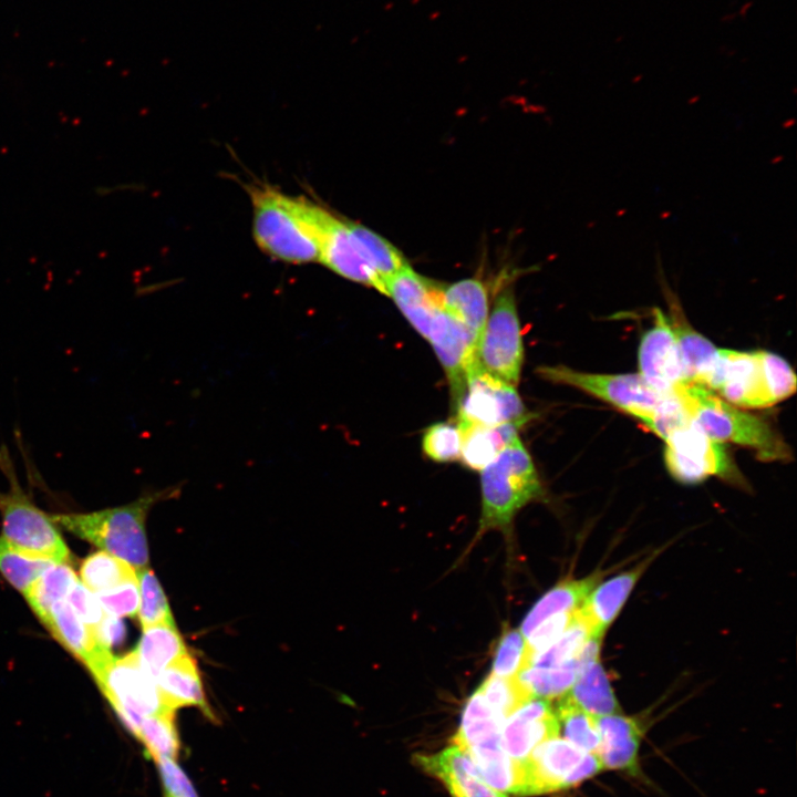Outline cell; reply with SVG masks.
Wrapping results in <instances>:
<instances>
[{"instance_id": "6da1fadb", "label": "cell", "mask_w": 797, "mask_h": 797, "mask_svg": "<svg viewBox=\"0 0 797 797\" xmlns=\"http://www.w3.org/2000/svg\"><path fill=\"white\" fill-rule=\"evenodd\" d=\"M248 193L253 213L252 234L260 250L287 263L320 260L322 206L288 196L269 185L249 186Z\"/></svg>"}, {"instance_id": "7a4b0ae2", "label": "cell", "mask_w": 797, "mask_h": 797, "mask_svg": "<svg viewBox=\"0 0 797 797\" xmlns=\"http://www.w3.org/2000/svg\"><path fill=\"white\" fill-rule=\"evenodd\" d=\"M673 395L691 421L712 439L749 447L762 460L789 459L788 445L762 417L745 412L692 382L677 385Z\"/></svg>"}, {"instance_id": "3957f363", "label": "cell", "mask_w": 797, "mask_h": 797, "mask_svg": "<svg viewBox=\"0 0 797 797\" xmlns=\"http://www.w3.org/2000/svg\"><path fill=\"white\" fill-rule=\"evenodd\" d=\"M165 493L149 494L117 507L91 513L53 514L51 519L69 532L86 540L135 570L148 565L145 521L152 506Z\"/></svg>"}, {"instance_id": "277c9868", "label": "cell", "mask_w": 797, "mask_h": 797, "mask_svg": "<svg viewBox=\"0 0 797 797\" xmlns=\"http://www.w3.org/2000/svg\"><path fill=\"white\" fill-rule=\"evenodd\" d=\"M482 517L478 534L508 530L515 515L541 496L535 464L520 439L480 470Z\"/></svg>"}, {"instance_id": "5b68a950", "label": "cell", "mask_w": 797, "mask_h": 797, "mask_svg": "<svg viewBox=\"0 0 797 797\" xmlns=\"http://www.w3.org/2000/svg\"><path fill=\"white\" fill-rule=\"evenodd\" d=\"M0 469L9 483L8 490L0 491L1 538L22 552L66 562L70 551L55 522L23 491L4 445L0 447Z\"/></svg>"}, {"instance_id": "8992f818", "label": "cell", "mask_w": 797, "mask_h": 797, "mask_svg": "<svg viewBox=\"0 0 797 797\" xmlns=\"http://www.w3.org/2000/svg\"><path fill=\"white\" fill-rule=\"evenodd\" d=\"M87 669L135 737L143 717L168 710L155 679L143 667L135 651L122 656L106 652Z\"/></svg>"}, {"instance_id": "52a82bcc", "label": "cell", "mask_w": 797, "mask_h": 797, "mask_svg": "<svg viewBox=\"0 0 797 797\" xmlns=\"http://www.w3.org/2000/svg\"><path fill=\"white\" fill-rule=\"evenodd\" d=\"M536 373L544 380L581 390L600 398L642 424L674 395L663 393L636 374H597L566 365H541Z\"/></svg>"}, {"instance_id": "ba28073f", "label": "cell", "mask_w": 797, "mask_h": 797, "mask_svg": "<svg viewBox=\"0 0 797 797\" xmlns=\"http://www.w3.org/2000/svg\"><path fill=\"white\" fill-rule=\"evenodd\" d=\"M521 763L524 796L571 788L602 770L594 754L586 753L559 736L539 744Z\"/></svg>"}, {"instance_id": "9c48e42d", "label": "cell", "mask_w": 797, "mask_h": 797, "mask_svg": "<svg viewBox=\"0 0 797 797\" xmlns=\"http://www.w3.org/2000/svg\"><path fill=\"white\" fill-rule=\"evenodd\" d=\"M664 442V464L680 483L697 484L710 476H720L743 485V477L725 448L692 421L671 433Z\"/></svg>"}, {"instance_id": "30bf717a", "label": "cell", "mask_w": 797, "mask_h": 797, "mask_svg": "<svg viewBox=\"0 0 797 797\" xmlns=\"http://www.w3.org/2000/svg\"><path fill=\"white\" fill-rule=\"evenodd\" d=\"M522 360V334L515 294L510 287H506L496 297L487 318L477 362L489 374L516 386Z\"/></svg>"}, {"instance_id": "8fae6325", "label": "cell", "mask_w": 797, "mask_h": 797, "mask_svg": "<svg viewBox=\"0 0 797 797\" xmlns=\"http://www.w3.org/2000/svg\"><path fill=\"white\" fill-rule=\"evenodd\" d=\"M455 407L459 427L526 424L531 417L515 386L489 374L478 363L467 371L465 387Z\"/></svg>"}, {"instance_id": "7c38bea8", "label": "cell", "mask_w": 797, "mask_h": 797, "mask_svg": "<svg viewBox=\"0 0 797 797\" xmlns=\"http://www.w3.org/2000/svg\"><path fill=\"white\" fill-rule=\"evenodd\" d=\"M703 386L741 408H760L776 404L762 350L743 352L720 349L717 361Z\"/></svg>"}, {"instance_id": "4fadbf2b", "label": "cell", "mask_w": 797, "mask_h": 797, "mask_svg": "<svg viewBox=\"0 0 797 797\" xmlns=\"http://www.w3.org/2000/svg\"><path fill=\"white\" fill-rule=\"evenodd\" d=\"M337 275L386 294L382 279L366 261L348 221L324 209L320 230V260Z\"/></svg>"}, {"instance_id": "5bb4252c", "label": "cell", "mask_w": 797, "mask_h": 797, "mask_svg": "<svg viewBox=\"0 0 797 797\" xmlns=\"http://www.w3.org/2000/svg\"><path fill=\"white\" fill-rule=\"evenodd\" d=\"M653 312L654 324L640 341L639 374L656 390L673 395L674 389L687 381L671 322L660 309Z\"/></svg>"}, {"instance_id": "9a60e30c", "label": "cell", "mask_w": 797, "mask_h": 797, "mask_svg": "<svg viewBox=\"0 0 797 797\" xmlns=\"http://www.w3.org/2000/svg\"><path fill=\"white\" fill-rule=\"evenodd\" d=\"M559 734L558 718L549 701L531 696L503 722L500 743L511 758L524 760L535 747Z\"/></svg>"}, {"instance_id": "2e32d148", "label": "cell", "mask_w": 797, "mask_h": 797, "mask_svg": "<svg viewBox=\"0 0 797 797\" xmlns=\"http://www.w3.org/2000/svg\"><path fill=\"white\" fill-rule=\"evenodd\" d=\"M426 772L439 778L453 797H507L486 784L469 754L452 745L435 755H416Z\"/></svg>"}, {"instance_id": "e0dca14e", "label": "cell", "mask_w": 797, "mask_h": 797, "mask_svg": "<svg viewBox=\"0 0 797 797\" xmlns=\"http://www.w3.org/2000/svg\"><path fill=\"white\" fill-rule=\"evenodd\" d=\"M600 745L596 753L602 769L636 774L642 727L638 720L622 714L596 717Z\"/></svg>"}, {"instance_id": "ac0fdd59", "label": "cell", "mask_w": 797, "mask_h": 797, "mask_svg": "<svg viewBox=\"0 0 797 797\" xmlns=\"http://www.w3.org/2000/svg\"><path fill=\"white\" fill-rule=\"evenodd\" d=\"M651 560L652 558L644 560L633 569L597 584L589 592L579 611L590 624L596 638H603Z\"/></svg>"}, {"instance_id": "d6986e66", "label": "cell", "mask_w": 797, "mask_h": 797, "mask_svg": "<svg viewBox=\"0 0 797 797\" xmlns=\"http://www.w3.org/2000/svg\"><path fill=\"white\" fill-rule=\"evenodd\" d=\"M155 681L168 710L193 706L199 708L207 718L215 720L196 660L189 653L164 669Z\"/></svg>"}, {"instance_id": "ffe728a7", "label": "cell", "mask_w": 797, "mask_h": 797, "mask_svg": "<svg viewBox=\"0 0 797 797\" xmlns=\"http://www.w3.org/2000/svg\"><path fill=\"white\" fill-rule=\"evenodd\" d=\"M447 310L466 328L477 352L488 318V292L477 278H467L442 287Z\"/></svg>"}, {"instance_id": "44dd1931", "label": "cell", "mask_w": 797, "mask_h": 797, "mask_svg": "<svg viewBox=\"0 0 797 797\" xmlns=\"http://www.w3.org/2000/svg\"><path fill=\"white\" fill-rule=\"evenodd\" d=\"M483 780L499 791L524 795L525 778L521 760L511 758L501 747L500 737L466 749Z\"/></svg>"}, {"instance_id": "7402d4cb", "label": "cell", "mask_w": 797, "mask_h": 797, "mask_svg": "<svg viewBox=\"0 0 797 797\" xmlns=\"http://www.w3.org/2000/svg\"><path fill=\"white\" fill-rule=\"evenodd\" d=\"M42 623L62 646L86 666L110 651L97 643L92 629L77 617L66 600L55 603Z\"/></svg>"}, {"instance_id": "603a6c76", "label": "cell", "mask_w": 797, "mask_h": 797, "mask_svg": "<svg viewBox=\"0 0 797 797\" xmlns=\"http://www.w3.org/2000/svg\"><path fill=\"white\" fill-rule=\"evenodd\" d=\"M580 708L594 717L621 714L610 680L601 664L600 655L587 660L566 694Z\"/></svg>"}, {"instance_id": "cb8c5ba5", "label": "cell", "mask_w": 797, "mask_h": 797, "mask_svg": "<svg viewBox=\"0 0 797 797\" xmlns=\"http://www.w3.org/2000/svg\"><path fill=\"white\" fill-rule=\"evenodd\" d=\"M519 422L497 426H466L462 431L460 459L473 470H482L507 446L519 439Z\"/></svg>"}, {"instance_id": "d4e9b609", "label": "cell", "mask_w": 797, "mask_h": 797, "mask_svg": "<svg viewBox=\"0 0 797 797\" xmlns=\"http://www.w3.org/2000/svg\"><path fill=\"white\" fill-rule=\"evenodd\" d=\"M599 580V575H592L582 579H566L552 587L525 617L521 634L528 636L541 622L555 614L579 609Z\"/></svg>"}, {"instance_id": "484cf974", "label": "cell", "mask_w": 797, "mask_h": 797, "mask_svg": "<svg viewBox=\"0 0 797 797\" xmlns=\"http://www.w3.org/2000/svg\"><path fill=\"white\" fill-rule=\"evenodd\" d=\"M134 651L143 667L154 679L174 661L188 653L175 621L143 628Z\"/></svg>"}, {"instance_id": "4316f807", "label": "cell", "mask_w": 797, "mask_h": 797, "mask_svg": "<svg viewBox=\"0 0 797 797\" xmlns=\"http://www.w3.org/2000/svg\"><path fill=\"white\" fill-rule=\"evenodd\" d=\"M594 656L591 650L583 648L576 659L560 665L526 666L517 674V681L531 696L546 700L561 697L571 689L582 664Z\"/></svg>"}, {"instance_id": "83f0119b", "label": "cell", "mask_w": 797, "mask_h": 797, "mask_svg": "<svg viewBox=\"0 0 797 797\" xmlns=\"http://www.w3.org/2000/svg\"><path fill=\"white\" fill-rule=\"evenodd\" d=\"M670 322L675 333L686 381L703 386L717 361L720 349L692 329L680 314L679 318L672 314Z\"/></svg>"}, {"instance_id": "f1b7e54d", "label": "cell", "mask_w": 797, "mask_h": 797, "mask_svg": "<svg viewBox=\"0 0 797 797\" xmlns=\"http://www.w3.org/2000/svg\"><path fill=\"white\" fill-rule=\"evenodd\" d=\"M503 722L495 715L477 689L467 700L458 731L453 737L454 745L467 748L500 737Z\"/></svg>"}, {"instance_id": "f546056e", "label": "cell", "mask_w": 797, "mask_h": 797, "mask_svg": "<svg viewBox=\"0 0 797 797\" xmlns=\"http://www.w3.org/2000/svg\"><path fill=\"white\" fill-rule=\"evenodd\" d=\"M77 580L66 562L53 563L35 580L24 597L41 622L55 603L66 600Z\"/></svg>"}, {"instance_id": "4dcf8cb0", "label": "cell", "mask_w": 797, "mask_h": 797, "mask_svg": "<svg viewBox=\"0 0 797 797\" xmlns=\"http://www.w3.org/2000/svg\"><path fill=\"white\" fill-rule=\"evenodd\" d=\"M363 256L376 275L385 282L408 266L404 256L390 241L369 228L348 221Z\"/></svg>"}, {"instance_id": "1f68e13d", "label": "cell", "mask_w": 797, "mask_h": 797, "mask_svg": "<svg viewBox=\"0 0 797 797\" xmlns=\"http://www.w3.org/2000/svg\"><path fill=\"white\" fill-rule=\"evenodd\" d=\"M176 711L165 710L142 718L136 738L144 745L147 755L176 759L180 751V739L176 726Z\"/></svg>"}, {"instance_id": "d6a6232c", "label": "cell", "mask_w": 797, "mask_h": 797, "mask_svg": "<svg viewBox=\"0 0 797 797\" xmlns=\"http://www.w3.org/2000/svg\"><path fill=\"white\" fill-rule=\"evenodd\" d=\"M81 582L93 593L110 590L123 582L137 579L136 570L117 557L99 551L87 556L80 568Z\"/></svg>"}, {"instance_id": "836d02e7", "label": "cell", "mask_w": 797, "mask_h": 797, "mask_svg": "<svg viewBox=\"0 0 797 797\" xmlns=\"http://www.w3.org/2000/svg\"><path fill=\"white\" fill-rule=\"evenodd\" d=\"M555 712L559 733L563 738L581 751L596 755L600 745L597 718L580 708L567 695L560 697Z\"/></svg>"}, {"instance_id": "e575fe53", "label": "cell", "mask_w": 797, "mask_h": 797, "mask_svg": "<svg viewBox=\"0 0 797 797\" xmlns=\"http://www.w3.org/2000/svg\"><path fill=\"white\" fill-rule=\"evenodd\" d=\"M592 638H596L592 629L578 609L572 623L547 649L534 655L527 666L549 667L573 660Z\"/></svg>"}, {"instance_id": "d590c367", "label": "cell", "mask_w": 797, "mask_h": 797, "mask_svg": "<svg viewBox=\"0 0 797 797\" xmlns=\"http://www.w3.org/2000/svg\"><path fill=\"white\" fill-rule=\"evenodd\" d=\"M53 563L50 559L20 551L0 537V572L23 596Z\"/></svg>"}, {"instance_id": "8d00e7d4", "label": "cell", "mask_w": 797, "mask_h": 797, "mask_svg": "<svg viewBox=\"0 0 797 797\" xmlns=\"http://www.w3.org/2000/svg\"><path fill=\"white\" fill-rule=\"evenodd\" d=\"M136 572L139 590L137 613L142 628L173 622L168 600L153 570L146 567Z\"/></svg>"}, {"instance_id": "74e56055", "label": "cell", "mask_w": 797, "mask_h": 797, "mask_svg": "<svg viewBox=\"0 0 797 797\" xmlns=\"http://www.w3.org/2000/svg\"><path fill=\"white\" fill-rule=\"evenodd\" d=\"M478 690L501 722L531 697L516 677H501L491 673Z\"/></svg>"}, {"instance_id": "f35d334b", "label": "cell", "mask_w": 797, "mask_h": 797, "mask_svg": "<svg viewBox=\"0 0 797 797\" xmlns=\"http://www.w3.org/2000/svg\"><path fill=\"white\" fill-rule=\"evenodd\" d=\"M527 645L520 630H503L495 648L491 674L501 677H515L527 666Z\"/></svg>"}, {"instance_id": "ab89813d", "label": "cell", "mask_w": 797, "mask_h": 797, "mask_svg": "<svg viewBox=\"0 0 797 797\" xmlns=\"http://www.w3.org/2000/svg\"><path fill=\"white\" fill-rule=\"evenodd\" d=\"M425 456L437 463L460 458L462 431L457 423L439 422L428 426L422 438Z\"/></svg>"}, {"instance_id": "60d3db41", "label": "cell", "mask_w": 797, "mask_h": 797, "mask_svg": "<svg viewBox=\"0 0 797 797\" xmlns=\"http://www.w3.org/2000/svg\"><path fill=\"white\" fill-rule=\"evenodd\" d=\"M106 614L117 618L133 617L139 604L138 581L130 580L96 594Z\"/></svg>"}, {"instance_id": "b9f144b4", "label": "cell", "mask_w": 797, "mask_h": 797, "mask_svg": "<svg viewBox=\"0 0 797 797\" xmlns=\"http://www.w3.org/2000/svg\"><path fill=\"white\" fill-rule=\"evenodd\" d=\"M577 610L558 613L548 618L526 638L528 662L534 655L547 649L563 633L572 623Z\"/></svg>"}, {"instance_id": "7bdbcfd3", "label": "cell", "mask_w": 797, "mask_h": 797, "mask_svg": "<svg viewBox=\"0 0 797 797\" xmlns=\"http://www.w3.org/2000/svg\"><path fill=\"white\" fill-rule=\"evenodd\" d=\"M157 766L165 797H199L184 769L169 757L153 759Z\"/></svg>"}, {"instance_id": "ee69618b", "label": "cell", "mask_w": 797, "mask_h": 797, "mask_svg": "<svg viewBox=\"0 0 797 797\" xmlns=\"http://www.w3.org/2000/svg\"><path fill=\"white\" fill-rule=\"evenodd\" d=\"M66 602L77 617L92 630L106 614L96 594L89 590L80 580H77L71 589L66 597Z\"/></svg>"}, {"instance_id": "f6af8a7d", "label": "cell", "mask_w": 797, "mask_h": 797, "mask_svg": "<svg viewBox=\"0 0 797 797\" xmlns=\"http://www.w3.org/2000/svg\"><path fill=\"white\" fill-rule=\"evenodd\" d=\"M92 631L97 643L107 650L123 641L125 635V627L121 618L111 614H105Z\"/></svg>"}, {"instance_id": "bcb514c9", "label": "cell", "mask_w": 797, "mask_h": 797, "mask_svg": "<svg viewBox=\"0 0 797 797\" xmlns=\"http://www.w3.org/2000/svg\"><path fill=\"white\" fill-rule=\"evenodd\" d=\"M754 6V1H746L739 9L738 14L745 19L749 9Z\"/></svg>"}, {"instance_id": "7dc6e473", "label": "cell", "mask_w": 797, "mask_h": 797, "mask_svg": "<svg viewBox=\"0 0 797 797\" xmlns=\"http://www.w3.org/2000/svg\"><path fill=\"white\" fill-rule=\"evenodd\" d=\"M736 15H737V14L734 13V12L727 13V14H724V15L720 19V21H721V22H732V21H734V20L736 19Z\"/></svg>"}, {"instance_id": "c3c4849f", "label": "cell", "mask_w": 797, "mask_h": 797, "mask_svg": "<svg viewBox=\"0 0 797 797\" xmlns=\"http://www.w3.org/2000/svg\"><path fill=\"white\" fill-rule=\"evenodd\" d=\"M622 39H623V35L618 37V39L615 40V42L618 43L619 41H622Z\"/></svg>"}]
</instances>
